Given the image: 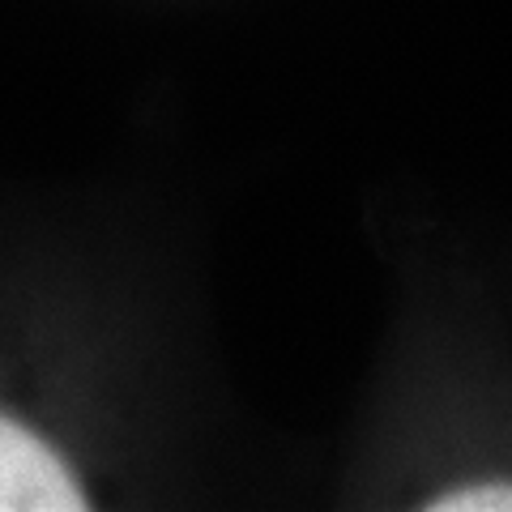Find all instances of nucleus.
<instances>
[{"label": "nucleus", "mask_w": 512, "mask_h": 512, "mask_svg": "<svg viewBox=\"0 0 512 512\" xmlns=\"http://www.w3.org/2000/svg\"><path fill=\"white\" fill-rule=\"evenodd\" d=\"M90 500L52 444L0 414V512H82Z\"/></svg>", "instance_id": "1"}, {"label": "nucleus", "mask_w": 512, "mask_h": 512, "mask_svg": "<svg viewBox=\"0 0 512 512\" xmlns=\"http://www.w3.org/2000/svg\"><path fill=\"white\" fill-rule=\"evenodd\" d=\"M431 512H512V483H483V487H457L427 500Z\"/></svg>", "instance_id": "2"}]
</instances>
